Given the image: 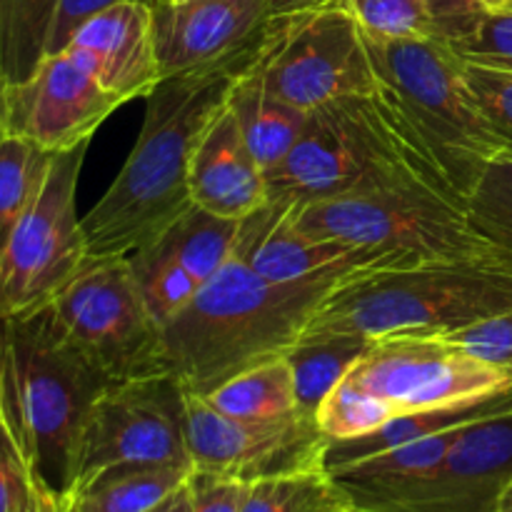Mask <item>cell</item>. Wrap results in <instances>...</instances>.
<instances>
[{"label": "cell", "instance_id": "8", "mask_svg": "<svg viewBox=\"0 0 512 512\" xmlns=\"http://www.w3.org/2000/svg\"><path fill=\"white\" fill-rule=\"evenodd\" d=\"M250 73L303 110L380 88L363 30L338 5L270 15Z\"/></svg>", "mask_w": 512, "mask_h": 512}, {"label": "cell", "instance_id": "30", "mask_svg": "<svg viewBox=\"0 0 512 512\" xmlns=\"http://www.w3.org/2000/svg\"><path fill=\"white\" fill-rule=\"evenodd\" d=\"M468 213L475 228L512 253V153L495 155L480 175L468 200Z\"/></svg>", "mask_w": 512, "mask_h": 512}, {"label": "cell", "instance_id": "10", "mask_svg": "<svg viewBox=\"0 0 512 512\" xmlns=\"http://www.w3.org/2000/svg\"><path fill=\"white\" fill-rule=\"evenodd\" d=\"M48 308L70 343L113 383L168 373L163 328L150 315L128 260L88 263Z\"/></svg>", "mask_w": 512, "mask_h": 512}, {"label": "cell", "instance_id": "31", "mask_svg": "<svg viewBox=\"0 0 512 512\" xmlns=\"http://www.w3.org/2000/svg\"><path fill=\"white\" fill-rule=\"evenodd\" d=\"M365 35L383 40L435 38V25L425 0H338Z\"/></svg>", "mask_w": 512, "mask_h": 512}, {"label": "cell", "instance_id": "45", "mask_svg": "<svg viewBox=\"0 0 512 512\" xmlns=\"http://www.w3.org/2000/svg\"><path fill=\"white\" fill-rule=\"evenodd\" d=\"M170 3H198V0H170Z\"/></svg>", "mask_w": 512, "mask_h": 512}, {"label": "cell", "instance_id": "41", "mask_svg": "<svg viewBox=\"0 0 512 512\" xmlns=\"http://www.w3.org/2000/svg\"><path fill=\"white\" fill-rule=\"evenodd\" d=\"M13 512H40V488H38V483H35L33 490H30V493L25 495L23 500H20L18 508H15Z\"/></svg>", "mask_w": 512, "mask_h": 512}, {"label": "cell", "instance_id": "39", "mask_svg": "<svg viewBox=\"0 0 512 512\" xmlns=\"http://www.w3.org/2000/svg\"><path fill=\"white\" fill-rule=\"evenodd\" d=\"M335 3H338V0H268V13L288 15V13H300V10L328 8V5H335Z\"/></svg>", "mask_w": 512, "mask_h": 512}, {"label": "cell", "instance_id": "34", "mask_svg": "<svg viewBox=\"0 0 512 512\" xmlns=\"http://www.w3.org/2000/svg\"><path fill=\"white\" fill-rule=\"evenodd\" d=\"M460 58L485 68L505 70L512 75V10L508 13H488L480 28L455 45Z\"/></svg>", "mask_w": 512, "mask_h": 512}, {"label": "cell", "instance_id": "43", "mask_svg": "<svg viewBox=\"0 0 512 512\" xmlns=\"http://www.w3.org/2000/svg\"><path fill=\"white\" fill-rule=\"evenodd\" d=\"M8 138V128H5V80L0 75V143Z\"/></svg>", "mask_w": 512, "mask_h": 512}, {"label": "cell", "instance_id": "18", "mask_svg": "<svg viewBox=\"0 0 512 512\" xmlns=\"http://www.w3.org/2000/svg\"><path fill=\"white\" fill-rule=\"evenodd\" d=\"M270 18L268 0H198L153 8L160 75L190 73L248 48Z\"/></svg>", "mask_w": 512, "mask_h": 512}, {"label": "cell", "instance_id": "22", "mask_svg": "<svg viewBox=\"0 0 512 512\" xmlns=\"http://www.w3.org/2000/svg\"><path fill=\"white\" fill-rule=\"evenodd\" d=\"M188 465H113L80 480L68 498L65 512H148L170 493L188 483Z\"/></svg>", "mask_w": 512, "mask_h": 512}, {"label": "cell", "instance_id": "42", "mask_svg": "<svg viewBox=\"0 0 512 512\" xmlns=\"http://www.w3.org/2000/svg\"><path fill=\"white\" fill-rule=\"evenodd\" d=\"M480 5L488 13H508V10H512V0H480Z\"/></svg>", "mask_w": 512, "mask_h": 512}, {"label": "cell", "instance_id": "2", "mask_svg": "<svg viewBox=\"0 0 512 512\" xmlns=\"http://www.w3.org/2000/svg\"><path fill=\"white\" fill-rule=\"evenodd\" d=\"M335 285L273 283L233 255L163 325L165 370L188 393L208 398L235 375L285 358Z\"/></svg>", "mask_w": 512, "mask_h": 512}, {"label": "cell", "instance_id": "35", "mask_svg": "<svg viewBox=\"0 0 512 512\" xmlns=\"http://www.w3.org/2000/svg\"><path fill=\"white\" fill-rule=\"evenodd\" d=\"M35 480L23 448L0 408V512H13L33 490Z\"/></svg>", "mask_w": 512, "mask_h": 512}, {"label": "cell", "instance_id": "36", "mask_svg": "<svg viewBox=\"0 0 512 512\" xmlns=\"http://www.w3.org/2000/svg\"><path fill=\"white\" fill-rule=\"evenodd\" d=\"M425 5L433 18L435 38L453 48L468 40L488 15L480 0H425Z\"/></svg>", "mask_w": 512, "mask_h": 512}, {"label": "cell", "instance_id": "7", "mask_svg": "<svg viewBox=\"0 0 512 512\" xmlns=\"http://www.w3.org/2000/svg\"><path fill=\"white\" fill-rule=\"evenodd\" d=\"M293 218L318 238L375 250L408 265L512 255L475 228L465 200L423 183L293 205Z\"/></svg>", "mask_w": 512, "mask_h": 512}, {"label": "cell", "instance_id": "9", "mask_svg": "<svg viewBox=\"0 0 512 512\" xmlns=\"http://www.w3.org/2000/svg\"><path fill=\"white\" fill-rule=\"evenodd\" d=\"M88 143L53 155L43 185L0 253V323L40 313L88 265L83 218L75 210Z\"/></svg>", "mask_w": 512, "mask_h": 512}, {"label": "cell", "instance_id": "15", "mask_svg": "<svg viewBox=\"0 0 512 512\" xmlns=\"http://www.w3.org/2000/svg\"><path fill=\"white\" fill-rule=\"evenodd\" d=\"M293 205L268 200L240 220L233 255L273 283H343L373 270L403 268V260L368 248L318 238L300 228Z\"/></svg>", "mask_w": 512, "mask_h": 512}, {"label": "cell", "instance_id": "28", "mask_svg": "<svg viewBox=\"0 0 512 512\" xmlns=\"http://www.w3.org/2000/svg\"><path fill=\"white\" fill-rule=\"evenodd\" d=\"M50 160L53 155L15 135L0 143V253L38 195Z\"/></svg>", "mask_w": 512, "mask_h": 512}, {"label": "cell", "instance_id": "33", "mask_svg": "<svg viewBox=\"0 0 512 512\" xmlns=\"http://www.w3.org/2000/svg\"><path fill=\"white\" fill-rule=\"evenodd\" d=\"M448 338L512 380V308Z\"/></svg>", "mask_w": 512, "mask_h": 512}, {"label": "cell", "instance_id": "11", "mask_svg": "<svg viewBox=\"0 0 512 512\" xmlns=\"http://www.w3.org/2000/svg\"><path fill=\"white\" fill-rule=\"evenodd\" d=\"M185 400L188 390L173 373L145 375L105 388L85 423L75 485L113 465L193 468L185 440Z\"/></svg>", "mask_w": 512, "mask_h": 512}, {"label": "cell", "instance_id": "40", "mask_svg": "<svg viewBox=\"0 0 512 512\" xmlns=\"http://www.w3.org/2000/svg\"><path fill=\"white\" fill-rule=\"evenodd\" d=\"M190 480V478H188ZM148 512H193V498H190V485L185 483L183 488H178L175 493H170L163 503L155 505Z\"/></svg>", "mask_w": 512, "mask_h": 512}, {"label": "cell", "instance_id": "37", "mask_svg": "<svg viewBox=\"0 0 512 512\" xmlns=\"http://www.w3.org/2000/svg\"><path fill=\"white\" fill-rule=\"evenodd\" d=\"M188 485L193 512H243L250 490V483H243V480L223 478V475L203 473V470H193Z\"/></svg>", "mask_w": 512, "mask_h": 512}, {"label": "cell", "instance_id": "38", "mask_svg": "<svg viewBox=\"0 0 512 512\" xmlns=\"http://www.w3.org/2000/svg\"><path fill=\"white\" fill-rule=\"evenodd\" d=\"M113 3H123V0H60L58 15H55L53 33L48 40V53H58L68 45L70 35L75 33L83 20H88L90 15H95L98 10L108 8ZM135 3H145L150 8H158V5L168 3V0H135Z\"/></svg>", "mask_w": 512, "mask_h": 512}, {"label": "cell", "instance_id": "16", "mask_svg": "<svg viewBox=\"0 0 512 512\" xmlns=\"http://www.w3.org/2000/svg\"><path fill=\"white\" fill-rule=\"evenodd\" d=\"M240 220L193 205L128 263L150 315L163 328L233 258Z\"/></svg>", "mask_w": 512, "mask_h": 512}, {"label": "cell", "instance_id": "5", "mask_svg": "<svg viewBox=\"0 0 512 512\" xmlns=\"http://www.w3.org/2000/svg\"><path fill=\"white\" fill-rule=\"evenodd\" d=\"M512 308L510 258L440 260L373 270L335 285L308 335H455Z\"/></svg>", "mask_w": 512, "mask_h": 512}, {"label": "cell", "instance_id": "29", "mask_svg": "<svg viewBox=\"0 0 512 512\" xmlns=\"http://www.w3.org/2000/svg\"><path fill=\"white\" fill-rule=\"evenodd\" d=\"M395 408L385 400L375 398L368 390L345 378L333 388L315 413L320 430L328 440H350L358 435L373 433L375 428L395 418Z\"/></svg>", "mask_w": 512, "mask_h": 512}, {"label": "cell", "instance_id": "25", "mask_svg": "<svg viewBox=\"0 0 512 512\" xmlns=\"http://www.w3.org/2000/svg\"><path fill=\"white\" fill-rule=\"evenodd\" d=\"M208 403L230 418L253 423H278L300 415L293 375L285 358L235 375L208 395Z\"/></svg>", "mask_w": 512, "mask_h": 512}, {"label": "cell", "instance_id": "19", "mask_svg": "<svg viewBox=\"0 0 512 512\" xmlns=\"http://www.w3.org/2000/svg\"><path fill=\"white\" fill-rule=\"evenodd\" d=\"M65 53L78 60L120 103L148 98L163 80L155 53L153 8L123 0L75 28Z\"/></svg>", "mask_w": 512, "mask_h": 512}, {"label": "cell", "instance_id": "12", "mask_svg": "<svg viewBox=\"0 0 512 512\" xmlns=\"http://www.w3.org/2000/svg\"><path fill=\"white\" fill-rule=\"evenodd\" d=\"M348 380L393 405L398 415L512 393L510 378L470 355L448 335L373 340Z\"/></svg>", "mask_w": 512, "mask_h": 512}, {"label": "cell", "instance_id": "32", "mask_svg": "<svg viewBox=\"0 0 512 512\" xmlns=\"http://www.w3.org/2000/svg\"><path fill=\"white\" fill-rule=\"evenodd\" d=\"M465 60V58H463ZM465 83L505 150L512 153V75L465 60Z\"/></svg>", "mask_w": 512, "mask_h": 512}, {"label": "cell", "instance_id": "21", "mask_svg": "<svg viewBox=\"0 0 512 512\" xmlns=\"http://www.w3.org/2000/svg\"><path fill=\"white\" fill-rule=\"evenodd\" d=\"M512 405V393L493 395L483 400H468V403L440 405V408L408 410V413L395 415L385 425L375 428L373 433L358 435L350 440H330L325 450V470L340 468V465L358 463V460L370 458V455L385 453V450L400 448V445L425 440L430 435L445 433V430L460 428L465 423L493 415Z\"/></svg>", "mask_w": 512, "mask_h": 512}, {"label": "cell", "instance_id": "44", "mask_svg": "<svg viewBox=\"0 0 512 512\" xmlns=\"http://www.w3.org/2000/svg\"><path fill=\"white\" fill-rule=\"evenodd\" d=\"M495 512H512V485H510L508 493H505V498L500 500V505L495 508Z\"/></svg>", "mask_w": 512, "mask_h": 512}, {"label": "cell", "instance_id": "13", "mask_svg": "<svg viewBox=\"0 0 512 512\" xmlns=\"http://www.w3.org/2000/svg\"><path fill=\"white\" fill-rule=\"evenodd\" d=\"M185 440L193 470L243 483L325 468L330 443L315 418L298 415L278 423L238 420L195 393H188L185 400Z\"/></svg>", "mask_w": 512, "mask_h": 512}, {"label": "cell", "instance_id": "23", "mask_svg": "<svg viewBox=\"0 0 512 512\" xmlns=\"http://www.w3.org/2000/svg\"><path fill=\"white\" fill-rule=\"evenodd\" d=\"M228 110L265 173L283 163L285 155L298 143L308 120V110L270 93L250 73V68L235 80L228 95Z\"/></svg>", "mask_w": 512, "mask_h": 512}, {"label": "cell", "instance_id": "20", "mask_svg": "<svg viewBox=\"0 0 512 512\" xmlns=\"http://www.w3.org/2000/svg\"><path fill=\"white\" fill-rule=\"evenodd\" d=\"M190 195L198 208L230 220L248 218L268 203V175L250 153L228 105L195 145Z\"/></svg>", "mask_w": 512, "mask_h": 512}, {"label": "cell", "instance_id": "17", "mask_svg": "<svg viewBox=\"0 0 512 512\" xmlns=\"http://www.w3.org/2000/svg\"><path fill=\"white\" fill-rule=\"evenodd\" d=\"M512 485V405L463 425L448 455L380 512H495Z\"/></svg>", "mask_w": 512, "mask_h": 512}, {"label": "cell", "instance_id": "27", "mask_svg": "<svg viewBox=\"0 0 512 512\" xmlns=\"http://www.w3.org/2000/svg\"><path fill=\"white\" fill-rule=\"evenodd\" d=\"M243 512H353L348 493L325 468L250 483Z\"/></svg>", "mask_w": 512, "mask_h": 512}, {"label": "cell", "instance_id": "14", "mask_svg": "<svg viewBox=\"0 0 512 512\" xmlns=\"http://www.w3.org/2000/svg\"><path fill=\"white\" fill-rule=\"evenodd\" d=\"M120 100L65 50L48 53L20 83H5V128L50 155L90 143Z\"/></svg>", "mask_w": 512, "mask_h": 512}, {"label": "cell", "instance_id": "3", "mask_svg": "<svg viewBox=\"0 0 512 512\" xmlns=\"http://www.w3.org/2000/svg\"><path fill=\"white\" fill-rule=\"evenodd\" d=\"M110 385L50 308L0 323V408L33 480L55 498L65 500L73 490L85 423Z\"/></svg>", "mask_w": 512, "mask_h": 512}, {"label": "cell", "instance_id": "4", "mask_svg": "<svg viewBox=\"0 0 512 512\" xmlns=\"http://www.w3.org/2000/svg\"><path fill=\"white\" fill-rule=\"evenodd\" d=\"M265 175L268 200L295 205L403 183H423L465 200L383 88L308 110L298 143Z\"/></svg>", "mask_w": 512, "mask_h": 512}, {"label": "cell", "instance_id": "6", "mask_svg": "<svg viewBox=\"0 0 512 512\" xmlns=\"http://www.w3.org/2000/svg\"><path fill=\"white\" fill-rule=\"evenodd\" d=\"M365 45L380 88L413 123L455 190L470 200L483 170L495 155L505 153V145L465 83V60L438 38L365 35Z\"/></svg>", "mask_w": 512, "mask_h": 512}, {"label": "cell", "instance_id": "26", "mask_svg": "<svg viewBox=\"0 0 512 512\" xmlns=\"http://www.w3.org/2000/svg\"><path fill=\"white\" fill-rule=\"evenodd\" d=\"M60 0H0V75L5 83L28 78L48 55Z\"/></svg>", "mask_w": 512, "mask_h": 512}, {"label": "cell", "instance_id": "24", "mask_svg": "<svg viewBox=\"0 0 512 512\" xmlns=\"http://www.w3.org/2000/svg\"><path fill=\"white\" fill-rule=\"evenodd\" d=\"M373 340L363 335H308L300 338L285 353L293 375L295 400L305 418H315L323 400L333 393L338 383H343L360 358L368 353Z\"/></svg>", "mask_w": 512, "mask_h": 512}, {"label": "cell", "instance_id": "1", "mask_svg": "<svg viewBox=\"0 0 512 512\" xmlns=\"http://www.w3.org/2000/svg\"><path fill=\"white\" fill-rule=\"evenodd\" d=\"M258 38L220 63L163 78L145 98L133 153L103 198L83 215L88 263L128 260L193 208V150L225 110L235 80L253 65Z\"/></svg>", "mask_w": 512, "mask_h": 512}]
</instances>
